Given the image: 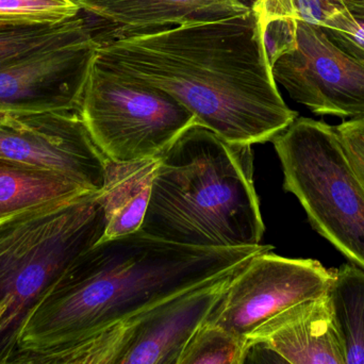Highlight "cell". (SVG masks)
I'll return each instance as SVG.
<instances>
[{
	"label": "cell",
	"mask_w": 364,
	"mask_h": 364,
	"mask_svg": "<svg viewBox=\"0 0 364 364\" xmlns=\"http://www.w3.org/2000/svg\"><path fill=\"white\" fill-rule=\"evenodd\" d=\"M95 62L166 92L228 142H269L299 117L278 90L254 11L111 41Z\"/></svg>",
	"instance_id": "cell-1"
},
{
	"label": "cell",
	"mask_w": 364,
	"mask_h": 364,
	"mask_svg": "<svg viewBox=\"0 0 364 364\" xmlns=\"http://www.w3.org/2000/svg\"><path fill=\"white\" fill-rule=\"evenodd\" d=\"M273 246L215 250L168 243L142 231L79 255L26 316L17 350L47 355L95 339L247 262Z\"/></svg>",
	"instance_id": "cell-2"
},
{
	"label": "cell",
	"mask_w": 364,
	"mask_h": 364,
	"mask_svg": "<svg viewBox=\"0 0 364 364\" xmlns=\"http://www.w3.org/2000/svg\"><path fill=\"white\" fill-rule=\"evenodd\" d=\"M140 230L190 247L261 245L252 145L228 142L198 124L188 128L159 158Z\"/></svg>",
	"instance_id": "cell-3"
},
{
	"label": "cell",
	"mask_w": 364,
	"mask_h": 364,
	"mask_svg": "<svg viewBox=\"0 0 364 364\" xmlns=\"http://www.w3.org/2000/svg\"><path fill=\"white\" fill-rule=\"evenodd\" d=\"M106 226L100 192L55 199L0 222V301L8 306L0 359L16 354L30 310L79 255L102 239Z\"/></svg>",
	"instance_id": "cell-4"
},
{
	"label": "cell",
	"mask_w": 364,
	"mask_h": 364,
	"mask_svg": "<svg viewBox=\"0 0 364 364\" xmlns=\"http://www.w3.org/2000/svg\"><path fill=\"white\" fill-rule=\"evenodd\" d=\"M271 142L284 190L299 199L316 232L364 271V188L336 127L297 117Z\"/></svg>",
	"instance_id": "cell-5"
},
{
	"label": "cell",
	"mask_w": 364,
	"mask_h": 364,
	"mask_svg": "<svg viewBox=\"0 0 364 364\" xmlns=\"http://www.w3.org/2000/svg\"><path fill=\"white\" fill-rule=\"evenodd\" d=\"M106 159H159L191 126L194 115L161 90L115 74L94 59L79 108Z\"/></svg>",
	"instance_id": "cell-6"
},
{
	"label": "cell",
	"mask_w": 364,
	"mask_h": 364,
	"mask_svg": "<svg viewBox=\"0 0 364 364\" xmlns=\"http://www.w3.org/2000/svg\"><path fill=\"white\" fill-rule=\"evenodd\" d=\"M333 278L314 259L259 252L235 272L207 321L246 341L278 314L326 294Z\"/></svg>",
	"instance_id": "cell-7"
},
{
	"label": "cell",
	"mask_w": 364,
	"mask_h": 364,
	"mask_svg": "<svg viewBox=\"0 0 364 364\" xmlns=\"http://www.w3.org/2000/svg\"><path fill=\"white\" fill-rule=\"evenodd\" d=\"M0 160L57 175L87 192L104 188L106 158L79 111L2 115Z\"/></svg>",
	"instance_id": "cell-8"
},
{
	"label": "cell",
	"mask_w": 364,
	"mask_h": 364,
	"mask_svg": "<svg viewBox=\"0 0 364 364\" xmlns=\"http://www.w3.org/2000/svg\"><path fill=\"white\" fill-rule=\"evenodd\" d=\"M100 46L91 21L77 36L0 64V113L79 111Z\"/></svg>",
	"instance_id": "cell-9"
},
{
	"label": "cell",
	"mask_w": 364,
	"mask_h": 364,
	"mask_svg": "<svg viewBox=\"0 0 364 364\" xmlns=\"http://www.w3.org/2000/svg\"><path fill=\"white\" fill-rule=\"evenodd\" d=\"M276 83L316 115L364 117V66L320 26L297 21V46L272 66Z\"/></svg>",
	"instance_id": "cell-10"
},
{
	"label": "cell",
	"mask_w": 364,
	"mask_h": 364,
	"mask_svg": "<svg viewBox=\"0 0 364 364\" xmlns=\"http://www.w3.org/2000/svg\"><path fill=\"white\" fill-rule=\"evenodd\" d=\"M100 43L252 12L257 0H73Z\"/></svg>",
	"instance_id": "cell-11"
},
{
	"label": "cell",
	"mask_w": 364,
	"mask_h": 364,
	"mask_svg": "<svg viewBox=\"0 0 364 364\" xmlns=\"http://www.w3.org/2000/svg\"><path fill=\"white\" fill-rule=\"evenodd\" d=\"M242 267L141 316L134 336L113 364L175 361L186 340L207 320L229 280Z\"/></svg>",
	"instance_id": "cell-12"
},
{
	"label": "cell",
	"mask_w": 364,
	"mask_h": 364,
	"mask_svg": "<svg viewBox=\"0 0 364 364\" xmlns=\"http://www.w3.org/2000/svg\"><path fill=\"white\" fill-rule=\"evenodd\" d=\"M254 341L292 364H348L327 293L267 321L246 340Z\"/></svg>",
	"instance_id": "cell-13"
},
{
	"label": "cell",
	"mask_w": 364,
	"mask_h": 364,
	"mask_svg": "<svg viewBox=\"0 0 364 364\" xmlns=\"http://www.w3.org/2000/svg\"><path fill=\"white\" fill-rule=\"evenodd\" d=\"M159 159L115 162L106 159L104 188L100 201L107 226L102 240L140 230L144 222Z\"/></svg>",
	"instance_id": "cell-14"
},
{
	"label": "cell",
	"mask_w": 364,
	"mask_h": 364,
	"mask_svg": "<svg viewBox=\"0 0 364 364\" xmlns=\"http://www.w3.org/2000/svg\"><path fill=\"white\" fill-rule=\"evenodd\" d=\"M89 193L57 175L0 160V222L48 201Z\"/></svg>",
	"instance_id": "cell-15"
},
{
	"label": "cell",
	"mask_w": 364,
	"mask_h": 364,
	"mask_svg": "<svg viewBox=\"0 0 364 364\" xmlns=\"http://www.w3.org/2000/svg\"><path fill=\"white\" fill-rule=\"evenodd\" d=\"M343 343L346 363L364 364V271L354 264L333 269L327 292Z\"/></svg>",
	"instance_id": "cell-16"
},
{
	"label": "cell",
	"mask_w": 364,
	"mask_h": 364,
	"mask_svg": "<svg viewBox=\"0 0 364 364\" xmlns=\"http://www.w3.org/2000/svg\"><path fill=\"white\" fill-rule=\"evenodd\" d=\"M90 27L91 19L82 12L60 23L0 27V64L72 38Z\"/></svg>",
	"instance_id": "cell-17"
},
{
	"label": "cell",
	"mask_w": 364,
	"mask_h": 364,
	"mask_svg": "<svg viewBox=\"0 0 364 364\" xmlns=\"http://www.w3.org/2000/svg\"><path fill=\"white\" fill-rule=\"evenodd\" d=\"M247 342L203 321L186 340L174 364H243Z\"/></svg>",
	"instance_id": "cell-18"
},
{
	"label": "cell",
	"mask_w": 364,
	"mask_h": 364,
	"mask_svg": "<svg viewBox=\"0 0 364 364\" xmlns=\"http://www.w3.org/2000/svg\"><path fill=\"white\" fill-rule=\"evenodd\" d=\"M80 13L73 0H0V27L60 23Z\"/></svg>",
	"instance_id": "cell-19"
},
{
	"label": "cell",
	"mask_w": 364,
	"mask_h": 364,
	"mask_svg": "<svg viewBox=\"0 0 364 364\" xmlns=\"http://www.w3.org/2000/svg\"><path fill=\"white\" fill-rule=\"evenodd\" d=\"M343 9V0H257L254 11L259 23L292 19L322 27Z\"/></svg>",
	"instance_id": "cell-20"
},
{
	"label": "cell",
	"mask_w": 364,
	"mask_h": 364,
	"mask_svg": "<svg viewBox=\"0 0 364 364\" xmlns=\"http://www.w3.org/2000/svg\"><path fill=\"white\" fill-rule=\"evenodd\" d=\"M321 28L340 49L364 66V0H343V9Z\"/></svg>",
	"instance_id": "cell-21"
},
{
	"label": "cell",
	"mask_w": 364,
	"mask_h": 364,
	"mask_svg": "<svg viewBox=\"0 0 364 364\" xmlns=\"http://www.w3.org/2000/svg\"><path fill=\"white\" fill-rule=\"evenodd\" d=\"M260 27L271 66H273L278 58L290 53L297 46L296 21L274 19L260 23Z\"/></svg>",
	"instance_id": "cell-22"
},
{
	"label": "cell",
	"mask_w": 364,
	"mask_h": 364,
	"mask_svg": "<svg viewBox=\"0 0 364 364\" xmlns=\"http://www.w3.org/2000/svg\"><path fill=\"white\" fill-rule=\"evenodd\" d=\"M141 316L114 325L98 338L93 357L89 364H113L136 331Z\"/></svg>",
	"instance_id": "cell-23"
},
{
	"label": "cell",
	"mask_w": 364,
	"mask_h": 364,
	"mask_svg": "<svg viewBox=\"0 0 364 364\" xmlns=\"http://www.w3.org/2000/svg\"><path fill=\"white\" fill-rule=\"evenodd\" d=\"M346 157L364 188V117L336 126Z\"/></svg>",
	"instance_id": "cell-24"
},
{
	"label": "cell",
	"mask_w": 364,
	"mask_h": 364,
	"mask_svg": "<svg viewBox=\"0 0 364 364\" xmlns=\"http://www.w3.org/2000/svg\"><path fill=\"white\" fill-rule=\"evenodd\" d=\"M100 336L81 346L45 355L44 364H89Z\"/></svg>",
	"instance_id": "cell-25"
},
{
	"label": "cell",
	"mask_w": 364,
	"mask_h": 364,
	"mask_svg": "<svg viewBox=\"0 0 364 364\" xmlns=\"http://www.w3.org/2000/svg\"><path fill=\"white\" fill-rule=\"evenodd\" d=\"M243 364H292L263 342H247Z\"/></svg>",
	"instance_id": "cell-26"
},
{
	"label": "cell",
	"mask_w": 364,
	"mask_h": 364,
	"mask_svg": "<svg viewBox=\"0 0 364 364\" xmlns=\"http://www.w3.org/2000/svg\"><path fill=\"white\" fill-rule=\"evenodd\" d=\"M45 355L17 352L10 358L0 359V364H44Z\"/></svg>",
	"instance_id": "cell-27"
},
{
	"label": "cell",
	"mask_w": 364,
	"mask_h": 364,
	"mask_svg": "<svg viewBox=\"0 0 364 364\" xmlns=\"http://www.w3.org/2000/svg\"><path fill=\"white\" fill-rule=\"evenodd\" d=\"M8 311V306L4 301H0V335H1L2 327H4V318Z\"/></svg>",
	"instance_id": "cell-28"
},
{
	"label": "cell",
	"mask_w": 364,
	"mask_h": 364,
	"mask_svg": "<svg viewBox=\"0 0 364 364\" xmlns=\"http://www.w3.org/2000/svg\"><path fill=\"white\" fill-rule=\"evenodd\" d=\"M175 360H176V359H175ZM175 363V361H173L172 363H170V364H174Z\"/></svg>",
	"instance_id": "cell-29"
}]
</instances>
